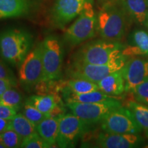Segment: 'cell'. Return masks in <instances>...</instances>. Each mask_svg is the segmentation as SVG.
Returning a JSON list of instances; mask_svg holds the SVG:
<instances>
[{
  "label": "cell",
  "instance_id": "cell-33",
  "mask_svg": "<svg viewBox=\"0 0 148 148\" xmlns=\"http://www.w3.org/2000/svg\"><path fill=\"white\" fill-rule=\"evenodd\" d=\"M0 148H5L4 145H3V144L1 143V141H0Z\"/></svg>",
  "mask_w": 148,
  "mask_h": 148
},
{
  "label": "cell",
  "instance_id": "cell-36",
  "mask_svg": "<svg viewBox=\"0 0 148 148\" xmlns=\"http://www.w3.org/2000/svg\"><path fill=\"white\" fill-rule=\"evenodd\" d=\"M148 147V144H147V146H146V147Z\"/></svg>",
  "mask_w": 148,
  "mask_h": 148
},
{
  "label": "cell",
  "instance_id": "cell-11",
  "mask_svg": "<svg viewBox=\"0 0 148 148\" xmlns=\"http://www.w3.org/2000/svg\"><path fill=\"white\" fill-rule=\"evenodd\" d=\"M121 71L125 82V92L132 93L136 86L148 79V58L136 56L127 58Z\"/></svg>",
  "mask_w": 148,
  "mask_h": 148
},
{
  "label": "cell",
  "instance_id": "cell-8",
  "mask_svg": "<svg viewBox=\"0 0 148 148\" xmlns=\"http://www.w3.org/2000/svg\"><path fill=\"white\" fill-rule=\"evenodd\" d=\"M42 60L44 77L42 81L56 80L62 72V49L56 37L49 36L42 42Z\"/></svg>",
  "mask_w": 148,
  "mask_h": 148
},
{
  "label": "cell",
  "instance_id": "cell-10",
  "mask_svg": "<svg viewBox=\"0 0 148 148\" xmlns=\"http://www.w3.org/2000/svg\"><path fill=\"white\" fill-rule=\"evenodd\" d=\"M18 77L22 84L32 87L43 80L42 43L28 53L20 64Z\"/></svg>",
  "mask_w": 148,
  "mask_h": 148
},
{
  "label": "cell",
  "instance_id": "cell-25",
  "mask_svg": "<svg viewBox=\"0 0 148 148\" xmlns=\"http://www.w3.org/2000/svg\"><path fill=\"white\" fill-rule=\"evenodd\" d=\"M0 141L4 145L5 148L21 147L23 138L15 131L8 129L0 134Z\"/></svg>",
  "mask_w": 148,
  "mask_h": 148
},
{
  "label": "cell",
  "instance_id": "cell-34",
  "mask_svg": "<svg viewBox=\"0 0 148 148\" xmlns=\"http://www.w3.org/2000/svg\"><path fill=\"white\" fill-rule=\"evenodd\" d=\"M145 27L146 28H147V29H148V22L147 23V24H146V25H145Z\"/></svg>",
  "mask_w": 148,
  "mask_h": 148
},
{
  "label": "cell",
  "instance_id": "cell-7",
  "mask_svg": "<svg viewBox=\"0 0 148 148\" xmlns=\"http://www.w3.org/2000/svg\"><path fill=\"white\" fill-rule=\"evenodd\" d=\"M92 125L73 113L62 114L59 121L57 145L59 147H75L79 138L89 132Z\"/></svg>",
  "mask_w": 148,
  "mask_h": 148
},
{
  "label": "cell",
  "instance_id": "cell-19",
  "mask_svg": "<svg viewBox=\"0 0 148 148\" xmlns=\"http://www.w3.org/2000/svg\"><path fill=\"white\" fill-rule=\"evenodd\" d=\"M43 113L50 116L51 112L58 106H64L60 97L56 94H44L29 97L26 101Z\"/></svg>",
  "mask_w": 148,
  "mask_h": 148
},
{
  "label": "cell",
  "instance_id": "cell-31",
  "mask_svg": "<svg viewBox=\"0 0 148 148\" xmlns=\"http://www.w3.org/2000/svg\"><path fill=\"white\" fill-rule=\"evenodd\" d=\"M14 86H16V85L12 82L7 80V79L0 78V96L4 93L7 90L10 89Z\"/></svg>",
  "mask_w": 148,
  "mask_h": 148
},
{
  "label": "cell",
  "instance_id": "cell-4",
  "mask_svg": "<svg viewBox=\"0 0 148 148\" xmlns=\"http://www.w3.org/2000/svg\"><path fill=\"white\" fill-rule=\"evenodd\" d=\"M127 58L121 55L106 64H88L73 60L67 69V74L71 78L88 79L97 83L103 78L123 67Z\"/></svg>",
  "mask_w": 148,
  "mask_h": 148
},
{
  "label": "cell",
  "instance_id": "cell-5",
  "mask_svg": "<svg viewBox=\"0 0 148 148\" xmlns=\"http://www.w3.org/2000/svg\"><path fill=\"white\" fill-rule=\"evenodd\" d=\"M92 4L93 1L86 3L75 22L66 30L64 40L69 45H78L95 35L97 18Z\"/></svg>",
  "mask_w": 148,
  "mask_h": 148
},
{
  "label": "cell",
  "instance_id": "cell-13",
  "mask_svg": "<svg viewBox=\"0 0 148 148\" xmlns=\"http://www.w3.org/2000/svg\"><path fill=\"white\" fill-rule=\"evenodd\" d=\"M144 138L139 134H116L102 131L95 140V145L101 148H134L143 145Z\"/></svg>",
  "mask_w": 148,
  "mask_h": 148
},
{
  "label": "cell",
  "instance_id": "cell-6",
  "mask_svg": "<svg viewBox=\"0 0 148 148\" xmlns=\"http://www.w3.org/2000/svg\"><path fill=\"white\" fill-rule=\"evenodd\" d=\"M71 112L88 124L101 123L103 118L111 111L122 106L119 99H112L99 102L66 103Z\"/></svg>",
  "mask_w": 148,
  "mask_h": 148
},
{
  "label": "cell",
  "instance_id": "cell-18",
  "mask_svg": "<svg viewBox=\"0 0 148 148\" xmlns=\"http://www.w3.org/2000/svg\"><path fill=\"white\" fill-rule=\"evenodd\" d=\"M60 117V116H49L36 126L37 132L50 147L57 144Z\"/></svg>",
  "mask_w": 148,
  "mask_h": 148
},
{
  "label": "cell",
  "instance_id": "cell-9",
  "mask_svg": "<svg viewBox=\"0 0 148 148\" xmlns=\"http://www.w3.org/2000/svg\"><path fill=\"white\" fill-rule=\"evenodd\" d=\"M100 123L102 131L106 132L140 134L142 132L129 109L123 106L109 112Z\"/></svg>",
  "mask_w": 148,
  "mask_h": 148
},
{
  "label": "cell",
  "instance_id": "cell-29",
  "mask_svg": "<svg viewBox=\"0 0 148 148\" xmlns=\"http://www.w3.org/2000/svg\"><path fill=\"white\" fill-rule=\"evenodd\" d=\"M18 109L0 103V118L11 120L17 114Z\"/></svg>",
  "mask_w": 148,
  "mask_h": 148
},
{
  "label": "cell",
  "instance_id": "cell-30",
  "mask_svg": "<svg viewBox=\"0 0 148 148\" xmlns=\"http://www.w3.org/2000/svg\"><path fill=\"white\" fill-rule=\"evenodd\" d=\"M0 78L5 79L12 82L16 86V80L13 73L7 69L2 63L0 62Z\"/></svg>",
  "mask_w": 148,
  "mask_h": 148
},
{
  "label": "cell",
  "instance_id": "cell-28",
  "mask_svg": "<svg viewBox=\"0 0 148 148\" xmlns=\"http://www.w3.org/2000/svg\"><path fill=\"white\" fill-rule=\"evenodd\" d=\"M132 93L135 100L148 106V79L136 86Z\"/></svg>",
  "mask_w": 148,
  "mask_h": 148
},
{
  "label": "cell",
  "instance_id": "cell-1",
  "mask_svg": "<svg viewBox=\"0 0 148 148\" xmlns=\"http://www.w3.org/2000/svg\"><path fill=\"white\" fill-rule=\"evenodd\" d=\"M97 31L102 39L120 42L126 34L132 21L118 1L102 5L97 15Z\"/></svg>",
  "mask_w": 148,
  "mask_h": 148
},
{
  "label": "cell",
  "instance_id": "cell-21",
  "mask_svg": "<svg viewBox=\"0 0 148 148\" xmlns=\"http://www.w3.org/2000/svg\"><path fill=\"white\" fill-rule=\"evenodd\" d=\"M142 131L148 135V106L137 101H129L127 107Z\"/></svg>",
  "mask_w": 148,
  "mask_h": 148
},
{
  "label": "cell",
  "instance_id": "cell-17",
  "mask_svg": "<svg viewBox=\"0 0 148 148\" xmlns=\"http://www.w3.org/2000/svg\"><path fill=\"white\" fill-rule=\"evenodd\" d=\"M99 89L109 95L119 97L125 92V82L121 69L112 72L97 82Z\"/></svg>",
  "mask_w": 148,
  "mask_h": 148
},
{
  "label": "cell",
  "instance_id": "cell-15",
  "mask_svg": "<svg viewBox=\"0 0 148 148\" xmlns=\"http://www.w3.org/2000/svg\"><path fill=\"white\" fill-rule=\"evenodd\" d=\"M132 21L145 26L148 22V5L145 0H117Z\"/></svg>",
  "mask_w": 148,
  "mask_h": 148
},
{
  "label": "cell",
  "instance_id": "cell-22",
  "mask_svg": "<svg viewBox=\"0 0 148 148\" xmlns=\"http://www.w3.org/2000/svg\"><path fill=\"white\" fill-rule=\"evenodd\" d=\"M10 129L15 131L23 139L36 132V126L22 113H17L10 120Z\"/></svg>",
  "mask_w": 148,
  "mask_h": 148
},
{
  "label": "cell",
  "instance_id": "cell-23",
  "mask_svg": "<svg viewBox=\"0 0 148 148\" xmlns=\"http://www.w3.org/2000/svg\"><path fill=\"white\" fill-rule=\"evenodd\" d=\"M65 86L66 89L76 93H85L99 90L97 83L81 78H71L66 81Z\"/></svg>",
  "mask_w": 148,
  "mask_h": 148
},
{
  "label": "cell",
  "instance_id": "cell-27",
  "mask_svg": "<svg viewBox=\"0 0 148 148\" xmlns=\"http://www.w3.org/2000/svg\"><path fill=\"white\" fill-rule=\"evenodd\" d=\"M21 147L23 148H47L50 147L43 140L37 131L29 136L24 138L22 141Z\"/></svg>",
  "mask_w": 148,
  "mask_h": 148
},
{
  "label": "cell",
  "instance_id": "cell-35",
  "mask_svg": "<svg viewBox=\"0 0 148 148\" xmlns=\"http://www.w3.org/2000/svg\"><path fill=\"white\" fill-rule=\"evenodd\" d=\"M145 1H146V2H147V4L148 5V0H145Z\"/></svg>",
  "mask_w": 148,
  "mask_h": 148
},
{
  "label": "cell",
  "instance_id": "cell-16",
  "mask_svg": "<svg viewBox=\"0 0 148 148\" xmlns=\"http://www.w3.org/2000/svg\"><path fill=\"white\" fill-rule=\"evenodd\" d=\"M30 8L29 0H0V19L25 16Z\"/></svg>",
  "mask_w": 148,
  "mask_h": 148
},
{
  "label": "cell",
  "instance_id": "cell-14",
  "mask_svg": "<svg viewBox=\"0 0 148 148\" xmlns=\"http://www.w3.org/2000/svg\"><path fill=\"white\" fill-rule=\"evenodd\" d=\"M121 53L127 58L136 56L148 57V31L143 29H134L130 34Z\"/></svg>",
  "mask_w": 148,
  "mask_h": 148
},
{
  "label": "cell",
  "instance_id": "cell-24",
  "mask_svg": "<svg viewBox=\"0 0 148 148\" xmlns=\"http://www.w3.org/2000/svg\"><path fill=\"white\" fill-rule=\"evenodd\" d=\"M22 114L32 122L35 126H36L42 120L50 116L48 114L40 112L33 105L27 102H25L23 107Z\"/></svg>",
  "mask_w": 148,
  "mask_h": 148
},
{
  "label": "cell",
  "instance_id": "cell-32",
  "mask_svg": "<svg viewBox=\"0 0 148 148\" xmlns=\"http://www.w3.org/2000/svg\"><path fill=\"white\" fill-rule=\"evenodd\" d=\"M10 120L0 118V134L4 132L6 130L10 129Z\"/></svg>",
  "mask_w": 148,
  "mask_h": 148
},
{
  "label": "cell",
  "instance_id": "cell-26",
  "mask_svg": "<svg viewBox=\"0 0 148 148\" xmlns=\"http://www.w3.org/2000/svg\"><path fill=\"white\" fill-rule=\"evenodd\" d=\"M22 100L23 98L21 94L12 88L7 90L4 93L0 96V103L14 107L18 110H19Z\"/></svg>",
  "mask_w": 148,
  "mask_h": 148
},
{
  "label": "cell",
  "instance_id": "cell-12",
  "mask_svg": "<svg viewBox=\"0 0 148 148\" xmlns=\"http://www.w3.org/2000/svg\"><path fill=\"white\" fill-rule=\"evenodd\" d=\"M92 0H56L51 10V20L56 26L63 28L78 16L85 5Z\"/></svg>",
  "mask_w": 148,
  "mask_h": 148
},
{
  "label": "cell",
  "instance_id": "cell-2",
  "mask_svg": "<svg viewBox=\"0 0 148 148\" xmlns=\"http://www.w3.org/2000/svg\"><path fill=\"white\" fill-rule=\"evenodd\" d=\"M32 45V36L23 29H10L0 33V54L14 65L21 64Z\"/></svg>",
  "mask_w": 148,
  "mask_h": 148
},
{
  "label": "cell",
  "instance_id": "cell-20",
  "mask_svg": "<svg viewBox=\"0 0 148 148\" xmlns=\"http://www.w3.org/2000/svg\"><path fill=\"white\" fill-rule=\"evenodd\" d=\"M63 91L66 92L64 95L66 103H92L104 101L112 99H119V97L109 95L100 90L85 92V93H76V92L70 91L68 89H66V90H63Z\"/></svg>",
  "mask_w": 148,
  "mask_h": 148
},
{
  "label": "cell",
  "instance_id": "cell-3",
  "mask_svg": "<svg viewBox=\"0 0 148 148\" xmlns=\"http://www.w3.org/2000/svg\"><path fill=\"white\" fill-rule=\"evenodd\" d=\"M124 45L120 42L106 40H95L82 47L73 58V60L88 64H106L122 55Z\"/></svg>",
  "mask_w": 148,
  "mask_h": 148
}]
</instances>
